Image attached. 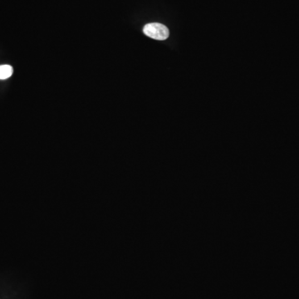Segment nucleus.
Returning <instances> with one entry per match:
<instances>
[{
    "label": "nucleus",
    "instance_id": "nucleus-2",
    "mask_svg": "<svg viewBox=\"0 0 299 299\" xmlns=\"http://www.w3.org/2000/svg\"><path fill=\"white\" fill-rule=\"evenodd\" d=\"M14 72V69L10 65L0 66V80H5L11 77Z\"/></svg>",
    "mask_w": 299,
    "mask_h": 299
},
{
    "label": "nucleus",
    "instance_id": "nucleus-1",
    "mask_svg": "<svg viewBox=\"0 0 299 299\" xmlns=\"http://www.w3.org/2000/svg\"><path fill=\"white\" fill-rule=\"evenodd\" d=\"M143 33L146 36L155 40H166L168 39L170 35L168 28L158 23L146 24L143 29Z\"/></svg>",
    "mask_w": 299,
    "mask_h": 299
}]
</instances>
